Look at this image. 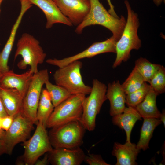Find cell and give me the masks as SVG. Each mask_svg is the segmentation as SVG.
I'll return each mask as SVG.
<instances>
[{"label":"cell","mask_w":165,"mask_h":165,"mask_svg":"<svg viewBox=\"0 0 165 165\" xmlns=\"http://www.w3.org/2000/svg\"><path fill=\"white\" fill-rule=\"evenodd\" d=\"M127 12V19L122 34L116 42V58L112 65L116 68L122 62L127 61L130 58L132 50H138L142 44L138 31L140 22L137 13L132 9L128 0L124 1Z\"/></svg>","instance_id":"1"},{"label":"cell","mask_w":165,"mask_h":165,"mask_svg":"<svg viewBox=\"0 0 165 165\" xmlns=\"http://www.w3.org/2000/svg\"><path fill=\"white\" fill-rule=\"evenodd\" d=\"M89 13L83 20L77 26L75 32L81 34L84 29L92 25H99L109 30L118 40L120 38L125 26L126 20L123 16L116 18L111 14L100 2L99 0H90Z\"/></svg>","instance_id":"2"},{"label":"cell","mask_w":165,"mask_h":165,"mask_svg":"<svg viewBox=\"0 0 165 165\" xmlns=\"http://www.w3.org/2000/svg\"><path fill=\"white\" fill-rule=\"evenodd\" d=\"M19 56L22 59L17 63L18 68L25 69L29 66L34 74L38 72V66L44 62L46 55L36 38L29 34L24 33L17 41L14 60Z\"/></svg>","instance_id":"3"},{"label":"cell","mask_w":165,"mask_h":165,"mask_svg":"<svg viewBox=\"0 0 165 165\" xmlns=\"http://www.w3.org/2000/svg\"><path fill=\"white\" fill-rule=\"evenodd\" d=\"M85 130L81 123L76 120L51 128L48 134L54 148H73L82 144Z\"/></svg>","instance_id":"4"},{"label":"cell","mask_w":165,"mask_h":165,"mask_svg":"<svg viewBox=\"0 0 165 165\" xmlns=\"http://www.w3.org/2000/svg\"><path fill=\"white\" fill-rule=\"evenodd\" d=\"M82 66V62L78 60L59 68L53 74L56 84L65 89L71 94H89L92 87L83 82L81 73Z\"/></svg>","instance_id":"5"},{"label":"cell","mask_w":165,"mask_h":165,"mask_svg":"<svg viewBox=\"0 0 165 165\" xmlns=\"http://www.w3.org/2000/svg\"><path fill=\"white\" fill-rule=\"evenodd\" d=\"M107 89L105 84L97 79L93 80L91 91L83 102L82 113L80 121L86 130L89 131L94 130L97 116L107 100Z\"/></svg>","instance_id":"6"},{"label":"cell","mask_w":165,"mask_h":165,"mask_svg":"<svg viewBox=\"0 0 165 165\" xmlns=\"http://www.w3.org/2000/svg\"><path fill=\"white\" fill-rule=\"evenodd\" d=\"M86 97L82 94H72L54 107L48 119L46 127L51 128L72 121H80Z\"/></svg>","instance_id":"7"},{"label":"cell","mask_w":165,"mask_h":165,"mask_svg":"<svg viewBox=\"0 0 165 165\" xmlns=\"http://www.w3.org/2000/svg\"><path fill=\"white\" fill-rule=\"evenodd\" d=\"M36 125L33 136L29 139L23 142L24 151L19 161L20 164L34 165L40 156L53 149L46 127L40 121L38 122Z\"/></svg>","instance_id":"8"},{"label":"cell","mask_w":165,"mask_h":165,"mask_svg":"<svg viewBox=\"0 0 165 165\" xmlns=\"http://www.w3.org/2000/svg\"><path fill=\"white\" fill-rule=\"evenodd\" d=\"M49 79L47 69H42L34 74L27 92L23 100L21 114L36 125L37 108L42 87Z\"/></svg>","instance_id":"9"},{"label":"cell","mask_w":165,"mask_h":165,"mask_svg":"<svg viewBox=\"0 0 165 165\" xmlns=\"http://www.w3.org/2000/svg\"><path fill=\"white\" fill-rule=\"evenodd\" d=\"M118 41L112 36L104 41L94 43L84 50L74 55L61 59L50 58L47 59L46 62L60 68L73 61L92 57L99 54L107 53H116V44Z\"/></svg>","instance_id":"10"},{"label":"cell","mask_w":165,"mask_h":165,"mask_svg":"<svg viewBox=\"0 0 165 165\" xmlns=\"http://www.w3.org/2000/svg\"><path fill=\"white\" fill-rule=\"evenodd\" d=\"M34 124L20 113L14 117L12 123L5 131L2 139L7 150L10 155L16 145L26 141L34 128Z\"/></svg>","instance_id":"11"},{"label":"cell","mask_w":165,"mask_h":165,"mask_svg":"<svg viewBox=\"0 0 165 165\" xmlns=\"http://www.w3.org/2000/svg\"><path fill=\"white\" fill-rule=\"evenodd\" d=\"M61 13L72 25L80 24L89 13L90 0H53Z\"/></svg>","instance_id":"12"},{"label":"cell","mask_w":165,"mask_h":165,"mask_svg":"<svg viewBox=\"0 0 165 165\" xmlns=\"http://www.w3.org/2000/svg\"><path fill=\"white\" fill-rule=\"evenodd\" d=\"M49 163L53 165H80L86 155L79 147L53 148L48 154Z\"/></svg>","instance_id":"13"},{"label":"cell","mask_w":165,"mask_h":165,"mask_svg":"<svg viewBox=\"0 0 165 165\" xmlns=\"http://www.w3.org/2000/svg\"><path fill=\"white\" fill-rule=\"evenodd\" d=\"M34 74L29 70L21 74L9 70L3 73L0 78V85L17 90L24 98L28 89Z\"/></svg>","instance_id":"14"},{"label":"cell","mask_w":165,"mask_h":165,"mask_svg":"<svg viewBox=\"0 0 165 165\" xmlns=\"http://www.w3.org/2000/svg\"><path fill=\"white\" fill-rule=\"evenodd\" d=\"M32 4L39 8L45 15L46 22V28L50 29L56 24L71 26L72 23L61 12L53 0H29Z\"/></svg>","instance_id":"15"},{"label":"cell","mask_w":165,"mask_h":165,"mask_svg":"<svg viewBox=\"0 0 165 165\" xmlns=\"http://www.w3.org/2000/svg\"><path fill=\"white\" fill-rule=\"evenodd\" d=\"M106 96L110 102L111 116L113 117L123 112L126 107V94L119 80L108 84Z\"/></svg>","instance_id":"16"},{"label":"cell","mask_w":165,"mask_h":165,"mask_svg":"<svg viewBox=\"0 0 165 165\" xmlns=\"http://www.w3.org/2000/svg\"><path fill=\"white\" fill-rule=\"evenodd\" d=\"M140 151L136 145L131 142H126L123 144L115 142L112 154L116 158V165H136Z\"/></svg>","instance_id":"17"},{"label":"cell","mask_w":165,"mask_h":165,"mask_svg":"<svg viewBox=\"0 0 165 165\" xmlns=\"http://www.w3.org/2000/svg\"><path fill=\"white\" fill-rule=\"evenodd\" d=\"M28 9V7L26 5H23L21 6L20 13L12 27L8 39L3 48L0 52V73L2 74L10 70L8 62L16 32L24 15Z\"/></svg>","instance_id":"18"},{"label":"cell","mask_w":165,"mask_h":165,"mask_svg":"<svg viewBox=\"0 0 165 165\" xmlns=\"http://www.w3.org/2000/svg\"><path fill=\"white\" fill-rule=\"evenodd\" d=\"M141 117L135 108L131 106L126 107L123 112L112 117L113 123L124 130L126 135V142H130V135L135 123L141 120Z\"/></svg>","instance_id":"19"},{"label":"cell","mask_w":165,"mask_h":165,"mask_svg":"<svg viewBox=\"0 0 165 165\" xmlns=\"http://www.w3.org/2000/svg\"><path fill=\"white\" fill-rule=\"evenodd\" d=\"M0 97L8 115L14 117L21 113L24 98L17 90L0 85Z\"/></svg>","instance_id":"20"},{"label":"cell","mask_w":165,"mask_h":165,"mask_svg":"<svg viewBox=\"0 0 165 165\" xmlns=\"http://www.w3.org/2000/svg\"><path fill=\"white\" fill-rule=\"evenodd\" d=\"M158 95L151 87L143 101L135 107L142 118H159L161 112L156 104Z\"/></svg>","instance_id":"21"},{"label":"cell","mask_w":165,"mask_h":165,"mask_svg":"<svg viewBox=\"0 0 165 165\" xmlns=\"http://www.w3.org/2000/svg\"><path fill=\"white\" fill-rule=\"evenodd\" d=\"M143 119L139 140L136 145L140 150L145 151L149 148V142L154 130L162 122L158 119L145 118Z\"/></svg>","instance_id":"22"},{"label":"cell","mask_w":165,"mask_h":165,"mask_svg":"<svg viewBox=\"0 0 165 165\" xmlns=\"http://www.w3.org/2000/svg\"><path fill=\"white\" fill-rule=\"evenodd\" d=\"M54 108L49 93L46 89H42L37 108L38 121L41 122L46 127L48 119Z\"/></svg>","instance_id":"23"},{"label":"cell","mask_w":165,"mask_h":165,"mask_svg":"<svg viewBox=\"0 0 165 165\" xmlns=\"http://www.w3.org/2000/svg\"><path fill=\"white\" fill-rule=\"evenodd\" d=\"M160 65L152 63L146 58L141 57L135 61L134 67L141 74L145 82L149 83Z\"/></svg>","instance_id":"24"},{"label":"cell","mask_w":165,"mask_h":165,"mask_svg":"<svg viewBox=\"0 0 165 165\" xmlns=\"http://www.w3.org/2000/svg\"><path fill=\"white\" fill-rule=\"evenodd\" d=\"M46 89L49 93L52 103L56 107L68 98L71 94L64 88L57 85L53 84L49 79L45 83Z\"/></svg>","instance_id":"25"},{"label":"cell","mask_w":165,"mask_h":165,"mask_svg":"<svg viewBox=\"0 0 165 165\" xmlns=\"http://www.w3.org/2000/svg\"><path fill=\"white\" fill-rule=\"evenodd\" d=\"M144 82L143 77L134 67L128 77L121 85L127 94L140 88Z\"/></svg>","instance_id":"26"},{"label":"cell","mask_w":165,"mask_h":165,"mask_svg":"<svg viewBox=\"0 0 165 165\" xmlns=\"http://www.w3.org/2000/svg\"><path fill=\"white\" fill-rule=\"evenodd\" d=\"M151 88L150 85L145 82L140 88L126 94V103L128 106L135 108L143 101Z\"/></svg>","instance_id":"27"},{"label":"cell","mask_w":165,"mask_h":165,"mask_svg":"<svg viewBox=\"0 0 165 165\" xmlns=\"http://www.w3.org/2000/svg\"><path fill=\"white\" fill-rule=\"evenodd\" d=\"M151 87L159 95L165 92V68L163 65L153 76L149 83Z\"/></svg>","instance_id":"28"},{"label":"cell","mask_w":165,"mask_h":165,"mask_svg":"<svg viewBox=\"0 0 165 165\" xmlns=\"http://www.w3.org/2000/svg\"><path fill=\"white\" fill-rule=\"evenodd\" d=\"M84 161L89 165H110L103 159L100 155L90 154L86 156Z\"/></svg>","instance_id":"29"},{"label":"cell","mask_w":165,"mask_h":165,"mask_svg":"<svg viewBox=\"0 0 165 165\" xmlns=\"http://www.w3.org/2000/svg\"><path fill=\"white\" fill-rule=\"evenodd\" d=\"M14 117L7 115L1 118V127L3 130L7 131L11 126L13 122Z\"/></svg>","instance_id":"30"},{"label":"cell","mask_w":165,"mask_h":165,"mask_svg":"<svg viewBox=\"0 0 165 165\" xmlns=\"http://www.w3.org/2000/svg\"><path fill=\"white\" fill-rule=\"evenodd\" d=\"M49 163L48 154H46L42 159L41 160L38 159L34 164L36 165H46L48 164Z\"/></svg>","instance_id":"31"},{"label":"cell","mask_w":165,"mask_h":165,"mask_svg":"<svg viewBox=\"0 0 165 165\" xmlns=\"http://www.w3.org/2000/svg\"><path fill=\"white\" fill-rule=\"evenodd\" d=\"M109 6L108 12L116 18H119L116 13L114 10V7L111 3V0H107Z\"/></svg>","instance_id":"32"},{"label":"cell","mask_w":165,"mask_h":165,"mask_svg":"<svg viewBox=\"0 0 165 165\" xmlns=\"http://www.w3.org/2000/svg\"><path fill=\"white\" fill-rule=\"evenodd\" d=\"M7 115L0 97V117L2 118Z\"/></svg>","instance_id":"33"},{"label":"cell","mask_w":165,"mask_h":165,"mask_svg":"<svg viewBox=\"0 0 165 165\" xmlns=\"http://www.w3.org/2000/svg\"><path fill=\"white\" fill-rule=\"evenodd\" d=\"M4 153H7L6 149L3 140L0 139V156Z\"/></svg>","instance_id":"34"},{"label":"cell","mask_w":165,"mask_h":165,"mask_svg":"<svg viewBox=\"0 0 165 165\" xmlns=\"http://www.w3.org/2000/svg\"><path fill=\"white\" fill-rule=\"evenodd\" d=\"M160 119L163 123L164 127H165V110L163 109L160 116Z\"/></svg>","instance_id":"35"},{"label":"cell","mask_w":165,"mask_h":165,"mask_svg":"<svg viewBox=\"0 0 165 165\" xmlns=\"http://www.w3.org/2000/svg\"><path fill=\"white\" fill-rule=\"evenodd\" d=\"M154 4L157 6H159L163 2H165V0H152Z\"/></svg>","instance_id":"36"},{"label":"cell","mask_w":165,"mask_h":165,"mask_svg":"<svg viewBox=\"0 0 165 165\" xmlns=\"http://www.w3.org/2000/svg\"><path fill=\"white\" fill-rule=\"evenodd\" d=\"M5 131L2 129H0V139H2L5 135Z\"/></svg>","instance_id":"37"},{"label":"cell","mask_w":165,"mask_h":165,"mask_svg":"<svg viewBox=\"0 0 165 165\" xmlns=\"http://www.w3.org/2000/svg\"><path fill=\"white\" fill-rule=\"evenodd\" d=\"M3 0H0V13L1 12V6Z\"/></svg>","instance_id":"38"},{"label":"cell","mask_w":165,"mask_h":165,"mask_svg":"<svg viewBox=\"0 0 165 165\" xmlns=\"http://www.w3.org/2000/svg\"><path fill=\"white\" fill-rule=\"evenodd\" d=\"M1 117H0V129H2L1 127Z\"/></svg>","instance_id":"39"},{"label":"cell","mask_w":165,"mask_h":165,"mask_svg":"<svg viewBox=\"0 0 165 165\" xmlns=\"http://www.w3.org/2000/svg\"><path fill=\"white\" fill-rule=\"evenodd\" d=\"M3 74L0 73V78L1 77V76H2Z\"/></svg>","instance_id":"40"},{"label":"cell","mask_w":165,"mask_h":165,"mask_svg":"<svg viewBox=\"0 0 165 165\" xmlns=\"http://www.w3.org/2000/svg\"></svg>","instance_id":"41"}]
</instances>
